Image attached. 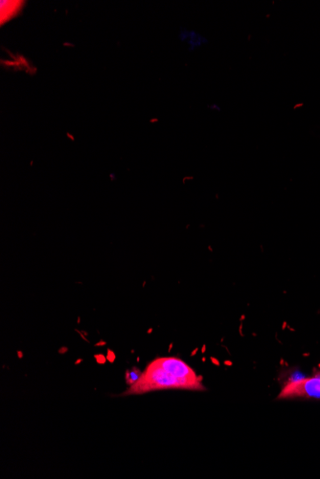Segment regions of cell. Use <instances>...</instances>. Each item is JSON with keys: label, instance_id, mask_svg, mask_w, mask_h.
<instances>
[{"label": "cell", "instance_id": "obj_4", "mask_svg": "<svg viewBox=\"0 0 320 479\" xmlns=\"http://www.w3.org/2000/svg\"><path fill=\"white\" fill-rule=\"evenodd\" d=\"M142 371L137 369L136 367H134L131 370H126V373H125V378H126V383L127 385L131 386L132 385H135L136 382L140 379L141 375H142Z\"/></svg>", "mask_w": 320, "mask_h": 479}, {"label": "cell", "instance_id": "obj_15", "mask_svg": "<svg viewBox=\"0 0 320 479\" xmlns=\"http://www.w3.org/2000/svg\"><path fill=\"white\" fill-rule=\"evenodd\" d=\"M319 368H320V363H319Z\"/></svg>", "mask_w": 320, "mask_h": 479}, {"label": "cell", "instance_id": "obj_2", "mask_svg": "<svg viewBox=\"0 0 320 479\" xmlns=\"http://www.w3.org/2000/svg\"><path fill=\"white\" fill-rule=\"evenodd\" d=\"M295 398L320 399V374L316 377L305 378L289 383L277 397V399Z\"/></svg>", "mask_w": 320, "mask_h": 479}, {"label": "cell", "instance_id": "obj_5", "mask_svg": "<svg viewBox=\"0 0 320 479\" xmlns=\"http://www.w3.org/2000/svg\"><path fill=\"white\" fill-rule=\"evenodd\" d=\"M94 358L96 359L97 363L99 364H104L106 361V357H104L103 354H96L94 355Z\"/></svg>", "mask_w": 320, "mask_h": 479}, {"label": "cell", "instance_id": "obj_11", "mask_svg": "<svg viewBox=\"0 0 320 479\" xmlns=\"http://www.w3.org/2000/svg\"><path fill=\"white\" fill-rule=\"evenodd\" d=\"M82 361H83V359H79V360H77V361H75V362H74V363H75V364H76V365H77V364H80V363H81V362H82Z\"/></svg>", "mask_w": 320, "mask_h": 479}, {"label": "cell", "instance_id": "obj_3", "mask_svg": "<svg viewBox=\"0 0 320 479\" xmlns=\"http://www.w3.org/2000/svg\"><path fill=\"white\" fill-rule=\"evenodd\" d=\"M180 39L182 41H186L191 49L200 47L203 43L206 42V39L201 37L198 33L194 31H188V30H182L180 33Z\"/></svg>", "mask_w": 320, "mask_h": 479}, {"label": "cell", "instance_id": "obj_7", "mask_svg": "<svg viewBox=\"0 0 320 479\" xmlns=\"http://www.w3.org/2000/svg\"><path fill=\"white\" fill-rule=\"evenodd\" d=\"M67 351H68V348H67V347H63V348H61V349L59 350V353L64 354L66 353Z\"/></svg>", "mask_w": 320, "mask_h": 479}, {"label": "cell", "instance_id": "obj_9", "mask_svg": "<svg viewBox=\"0 0 320 479\" xmlns=\"http://www.w3.org/2000/svg\"><path fill=\"white\" fill-rule=\"evenodd\" d=\"M17 356L19 359H22L23 358V353L21 351H17Z\"/></svg>", "mask_w": 320, "mask_h": 479}, {"label": "cell", "instance_id": "obj_6", "mask_svg": "<svg viewBox=\"0 0 320 479\" xmlns=\"http://www.w3.org/2000/svg\"><path fill=\"white\" fill-rule=\"evenodd\" d=\"M115 358H116V356H115V353H114L113 351H112V350H110V349H108V355H106V360L110 361L111 363H113V362H114V361H115Z\"/></svg>", "mask_w": 320, "mask_h": 479}, {"label": "cell", "instance_id": "obj_1", "mask_svg": "<svg viewBox=\"0 0 320 479\" xmlns=\"http://www.w3.org/2000/svg\"><path fill=\"white\" fill-rule=\"evenodd\" d=\"M170 388L199 390L196 385L177 377L172 371L161 368L153 361L147 367L140 379L123 395L143 394L153 390Z\"/></svg>", "mask_w": 320, "mask_h": 479}, {"label": "cell", "instance_id": "obj_13", "mask_svg": "<svg viewBox=\"0 0 320 479\" xmlns=\"http://www.w3.org/2000/svg\"><path fill=\"white\" fill-rule=\"evenodd\" d=\"M198 350H199V349H198V348H196V349L193 351L192 354H191V356H194L195 354L197 353V352H198Z\"/></svg>", "mask_w": 320, "mask_h": 479}, {"label": "cell", "instance_id": "obj_14", "mask_svg": "<svg viewBox=\"0 0 320 479\" xmlns=\"http://www.w3.org/2000/svg\"><path fill=\"white\" fill-rule=\"evenodd\" d=\"M205 350H206V347H205V346H203V348H202V353H204V352H205Z\"/></svg>", "mask_w": 320, "mask_h": 479}, {"label": "cell", "instance_id": "obj_10", "mask_svg": "<svg viewBox=\"0 0 320 479\" xmlns=\"http://www.w3.org/2000/svg\"><path fill=\"white\" fill-rule=\"evenodd\" d=\"M224 364H225V365H232V362L230 361H224Z\"/></svg>", "mask_w": 320, "mask_h": 479}, {"label": "cell", "instance_id": "obj_12", "mask_svg": "<svg viewBox=\"0 0 320 479\" xmlns=\"http://www.w3.org/2000/svg\"><path fill=\"white\" fill-rule=\"evenodd\" d=\"M104 345H105V343H104V342H101V343L97 344L96 346H104Z\"/></svg>", "mask_w": 320, "mask_h": 479}, {"label": "cell", "instance_id": "obj_8", "mask_svg": "<svg viewBox=\"0 0 320 479\" xmlns=\"http://www.w3.org/2000/svg\"><path fill=\"white\" fill-rule=\"evenodd\" d=\"M211 361H212V362H213L214 364H216V365H220V362H219V361H218L217 359H215V358H211Z\"/></svg>", "mask_w": 320, "mask_h": 479}]
</instances>
